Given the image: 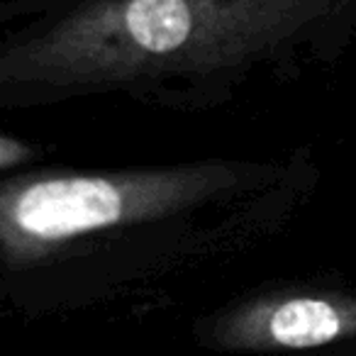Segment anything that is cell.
I'll return each instance as SVG.
<instances>
[{
	"mask_svg": "<svg viewBox=\"0 0 356 356\" xmlns=\"http://www.w3.org/2000/svg\"><path fill=\"white\" fill-rule=\"evenodd\" d=\"M320 184L305 144L0 176V302L27 325L159 315L286 237Z\"/></svg>",
	"mask_w": 356,
	"mask_h": 356,
	"instance_id": "6da1fadb",
	"label": "cell"
},
{
	"mask_svg": "<svg viewBox=\"0 0 356 356\" xmlns=\"http://www.w3.org/2000/svg\"><path fill=\"white\" fill-rule=\"evenodd\" d=\"M0 40V108L122 95L163 113L227 108L356 47V0H37Z\"/></svg>",
	"mask_w": 356,
	"mask_h": 356,
	"instance_id": "7a4b0ae2",
	"label": "cell"
},
{
	"mask_svg": "<svg viewBox=\"0 0 356 356\" xmlns=\"http://www.w3.org/2000/svg\"><path fill=\"white\" fill-rule=\"evenodd\" d=\"M191 339L232 356L337 354L356 341V286L317 276L264 283L195 315Z\"/></svg>",
	"mask_w": 356,
	"mask_h": 356,
	"instance_id": "3957f363",
	"label": "cell"
},
{
	"mask_svg": "<svg viewBox=\"0 0 356 356\" xmlns=\"http://www.w3.org/2000/svg\"><path fill=\"white\" fill-rule=\"evenodd\" d=\"M32 166H40L37 144L13 132L0 134V176H10Z\"/></svg>",
	"mask_w": 356,
	"mask_h": 356,
	"instance_id": "277c9868",
	"label": "cell"
},
{
	"mask_svg": "<svg viewBox=\"0 0 356 356\" xmlns=\"http://www.w3.org/2000/svg\"><path fill=\"white\" fill-rule=\"evenodd\" d=\"M334 356H356V341H354V344H346V346H341V349L337 351Z\"/></svg>",
	"mask_w": 356,
	"mask_h": 356,
	"instance_id": "5b68a950",
	"label": "cell"
}]
</instances>
